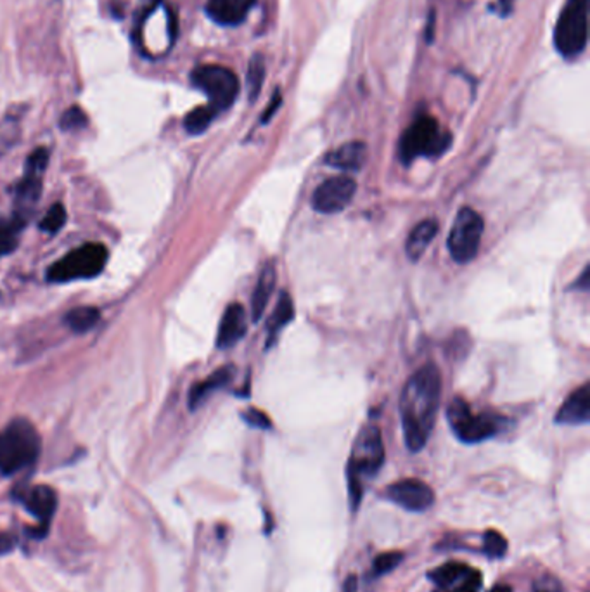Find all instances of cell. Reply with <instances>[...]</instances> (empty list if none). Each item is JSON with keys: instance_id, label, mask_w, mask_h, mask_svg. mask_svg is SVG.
I'll use <instances>...</instances> for the list:
<instances>
[{"instance_id": "obj_29", "label": "cell", "mask_w": 590, "mask_h": 592, "mask_svg": "<svg viewBox=\"0 0 590 592\" xmlns=\"http://www.w3.org/2000/svg\"><path fill=\"white\" fill-rule=\"evenodd\" d=\"M66 224V210L61 203H56L49 208V212L45 213L44 220L40 222V229L49 232V234H56L58 230L63 229Z\"/></svg>"}, {"instance_id": "obj_5", "label": "cell", "mask_w": 590, "mask_h": 592, "mask_svg": "<svg viewBox=\"0 0 590 592\" xmlns=\"http://www.w3.org/2000/svg\"><path fill=\"white\" fill-rule=\"evenodd\" d=\"M589 38V0H568L554 28V45L564 58L584 52Z\"/></svg>"}, {"instance_id": "obj_37", "label": "cell", "mask_w": 590, "mask_h": 592, "mask_svg": "<svg viewBox=\"0 0 590 592\" xmlns=\"http://www.w3.org/2000/svg\"><path fill=\"white\" fill-rule=\"evenodd\" d=\"M490 592H511V588H507V586H497Z\"/></svg>"}, {"instance_id": "obj_11", "label": "cell", "mask_w": 590, "mask_h": 592, "mask_svg": "<svg viewBox=\"0 0 590 592\" xmlns=\"http://www.w3.org/2000/svg\"><path fill=\"white\" fill-rule=\"evenodd\" d=\"M387 499L407 511L423 513L433 506L435 492L427 484L418 478H405L395 482L387 489Z\"/></svg>"}, {"instance_id": "obj_12", "label": "cell", "mask_w": 590, "mask_h": 592, "mask_svg": "<svg viewBox=\"0 0 590 592\" xmlns=\"http://www.w3.org/2000/svg\"><path fill=\"white\" fill-rule=\"evenodd\" d=\"M49 164V151L45 148L35 149L25 164V175L16 188V201L21 208L35 204L42 195V179Z\"/></svg>"}, {"instance_id": "obj_20", "label": "cell", "mask_w": 590, "mask_h": 592, "mask_svg": "<svg viewBox=\"0 0 590 592\" xmlns=\"http://www.w3.org/2000/svg\"><path fill=\"white\" fill-rule=\"evenodd\" d=\"M436 230H438V224L429 219V220L419 222L409 234L407 243H405V252L412 262H418L425 255L431 241L436 236Z\"/></svg>"}, {"instance_id": "obj_10", "label": "cell", "mask_w": 590, "mask_h": 592, "mask_svg": "<svg viewBox=\"0 0 590 592\" xmlns=\"http://www.w3.org/2000/svg\"><path fill=\"white\" fill-rule=\"evenodd\" d=\"M355 191L357 184L350 175L331 177L312 195V208L324 215L339 213L352 203Z\"/></svg>"}, {"instance_id": "obj_30", "label": "cell", "mask_w": 590, "mask_h": 592, "mask_svg": "<svg viewBox=\"0 0 590 592\" xmlns=\"http://www.w3.org/2000/svg\"><path fill=\"white\" fill-rule=\"evenodd\" d=\"M87 115L78 108V106H73V108H68L63 116H61V129L63 131H78V129H84L87 127Z\"/></svg>"}, {"instance_id": "obj_2", "label": "cell", "mask_w": 590, "mask_h": 592, "mask_svg": "<svg viewBox=\"0 0 590 592\" xmlns=\"http://www.w3.org/2000/svg\"><path fill=\"white\" fill-rule=\"evenodd\" d=\"M385 462V447L379 428L367 425L361 429L348 460V492L352 509L359 508L363 492V480L372 478Z\"/></svg>"}, {"instance_id": "obj_3", "label": "cell", "mask_w": 590, "mask_h": 592, "mask_svg": "<svg viewBox=\"0 0 590 592\" xmlns=\"http://www.w3.org/2000/svg\"><path fill=\"white\" fill-rule=\"evenodd\" d=\"M40 454V436L30 421L14 420L0 431V473L11 476L32 466Z\"/></svg>"}, {"instance_id": "obj_33", "label": "cell", "mask_w": 590, "mask_h": 592, "mask_svg": "<svg viewBox=\"0 0 590 592\" xmlns=\"http://www.w3.org/2000/svg\"><path fill=\"white\" fill-rule=\"evenodd\" d=\"M281 102H283V98H281V92L277 91L275 92V96H274V99L270 100V104L267 106V109H265V113H263L262 116V124H267L274 115H275V111H277V108L281 106Z\"/></svg>"}, {"instance_id": "obj_19", "label": "cell", "mask_w": 590, "mask_h": 592, "mask_svg": "<svg viewBox=\"0 0 590 592\" xmlns=\"http://www.w3.org/2000/svg\"><path fill=\"white\" fill-rule=\"evenodd\" d=\"M275 281H277V274H275V267L274 263H267L259 276L255 292L251 296V317L255 323L260 321V317L268 305V300L272 296V292L275 288Z\"/></svg>"}, {"instance_id": "obj_25", "label": "cell", "mask_w": 590, "mask_h": 592, "mask_svg": "<svg viewBox=\"0 0 590 592\" xmlns=\"http://www.w3.org/2000/svg\"><path fill=\"white\" fill-rule=\"evenodd\" d=\"M469 570L467 564L464 563H459V561H450V563H445L442 566H438L433 573H431V579L433 582L438 586V589L456 582L458 579H460L466 572Z\"/></svg>"}, {"instance_id": "obj_27", "label": "cell", "mask_w": 590, "mask_h": 592, "mask_svg": "<svg viewBox=\"0 0 590 592\" xmlns=\"http://www.w3.org/2000/svg\"><path fill=\"white\" fill-rule=\"evenodd\" d=\"M480 588H482V573L469 566V570L460 579L442 588L440 592H478Z\"/></svg>"}, {"instance_id": "obj_21", "label": "cell", "mask_w": 590, "mask_h": 592, "mask_svg": "<svg viewBox=\"0 0 590 592\" xmlns=\"http://www.w3.org/2000/svg\"><path fill=\"white\" fill-rule=\"evenodd\" d=\"M293 317H295L293 300H291V296L283 292L279 296L274 314L270 316V319L267 323V347H270L277 340L279 332L293 321Z\"/></svg>"}, {"instance_id": "obj_35", "label": "cell", "mask_w": 590, "mask_h": 592, "mask_svg": "<svg viewBox=\"0 0 590 592\" xmlns=\"http://www.w3.org/2000/svg\"><path fill=\"white\" fill-rule=\"evenodd\" d=\"M357 588H359L357 577H355V575H350V577H348V579L343 582L341 592H357Z\"/></svg>"}, {"instance_id": "obj_24", "label": "cell", "mask_w": 590, "mask_h": 592, "mask_svg": "<svg viewBox=\"0 0 590 592\" xmlns=\"http://www.w3.org/2000/svg\"><path fill=\"white\" fill-rule=\"evenodd\" d=\"M219 115V111L213 106H199L196 109H193L191 113H187L186 120H184V127L186 131L193 135L203 133L210 127V124L215 120V116Z\"/></svg>"}, {"instance_id": "obj_14", "label": "cell", "mask_w": 590, "mask_h": 592, "mask_svg": "<svg viewBox=\"0 0 590 592\" xmlns=\"http://www.w3.org/2000/svg\"><path fill=\"white\" fill-rule=\"evenodd\" d=\"M246 310L239 303H232L220 321V328L217 332V347L226 350L234 347L246 334Z\"/></svg>"}, {"instance_id": "obj_13", "label": "cell", "mask_w": 590, "mask_h": 592, "mask_svg": "<svg viewBox=\"0 0 590 592\" xmlns=\"http://www.w3.org/2000/svg\"><path fill=\"white\" fill-rule=\"evenodd\" d=\"M257 0H208V16L224 27L243 23Z\"/></svg>"}, {"instance_id": "obj_4", "label": "cell", "mask_w": 590, "mask_h": 592, "mask_svg": "<svg viewBox=\"0 0 590 592\" xmlns=\"http://www.w3.org/2000/svg\"><path fill=\"white\" fill-rule=\"evenodd\" d=\"M450 140V135L440 131V125L435 118L423 115L403 132L398 148L400 160L405 164H411L421 156L436 158L449 149Z\"/></svg>"}, {"instance_id": "obj_15", "label": "cell", "mask_w": 590, "mask_h": 592, "mask_svg": "<svg viewBox=\"0 0 590 592\" xmlns=\"http://www.w3.org/2000/svg\"><path fill=\"white\" fill-rule=\"evenodd\" d=\"M590 420L589 385L577 388L559 407L556 423L559 425H586Z\"/></svg>"}, {"instance_id": "obj_32", "label": "cell", "mask_w": 590, "mask_h": 592, "mask_svg": "<svg viewBox=\"0 0 590 592\" xmlns=\"http://www.w3.org/2000/svg\"><path fill=\"white\" fill-rule=\"evenodd\" d=\"M243 420L250 425V427L259 428V429H270L272 428V423L270 420L267 418V414L259 411V409H248L246 412L241 414Z\"/></svg>"}, {"instance_id": "obj_26", "label": "cell", "mask_w": 590, "mask_h": 592, "mask_svg": "<svg viewBox=\"0 0 590 592\" xmlns=\"http://www.w3.org/2000/svg\"><path fill=\"white\" fill-rule=\"evenodd\" d=\"M263 80H265V60H263L262 54H255L248 68V94L251 100H255L260 96Z\"/></svg>"}, {"instance_id": "obj_22", "label": "cell", "mask_w": 590, "mask_h": 592, "mask_svg": "<svg viewBox=\"0 0 590 592\" xmlns=\"http://www.w3.org/2000/svg\"><path fill=\"white\" fill-rule=\"evenodd\" d=\"M25 222L27 217L21 213H16L12 219L0 222V257H5L16 250L20 232L23 229Z\"/></svg>"}, {"instance_id": "obj_9", "label": "cell", "mask_w": 590, "mask_h": 592, "mask_svg": "<svg viewBox=\"0 0 590 592\" xmlns=\"http://www.w3.org/2000/svg\"><path fill=\"white\" fill-rule=\"evenodd\" d=\"M485 222L473 208H462L454 220L447 246L450 257L458 263H469L476 259L482 244Z\"/></svg>"}, {"instance_id": "obj_34", "label": "cell", "mask_w": 590, "mask_h": 592, "mask_svg": "<svg viewBox=\"0 0 590 592\" xmlns=\"http://www.w3.org/2000/svg\"><path fill=\"white\" fill-rule=\"evenodd\" d=\"M14 548V537L9 533H0V555H7Z\"/></svg>"}, {"instance_id": "obj_17", "label": "cell", "mask_w": 590, "mask_h": 592, "mask_svg": "<svg viewBox=\"0 0 590 592\" xmlns=\"http://www.w3.org/2000/svg\"><path fill=\"white\" fill-rule=\"evenodd\" d=\"M367 162V146L361 140L347 142L326 156V164L341 172H359Z\"/></svg>"}, {"instance_id": "obj_36", "label": "cell", "mask_w": 590, "mask_h": 592, "mask_svg": "<svg viewBox=\"0 0 590 592\" xmlns=\"http://www.w3.org/2000/svg\"><path fill=\"white\" fill-rule=\"evenodd\" d=\"M575 288H582V290H589V267H586V270L582 272V277L578 279V283L575 284Z\"/></svg>"}, {"instance_id": "obj_6", "label": "cell", "mask_w": 590, "mask_h": 592, "mask_svg": "<svg viewBox=\"0 0 590 592\" xmlns=\"http://www.w3.org/2000/svg\"><path fill=\"white\" fill-rule=\"evenodd\" d=\"M108 250L99 243H87L69 252L61 260L51 265L47 279L52 283H68L91 279L99 276L108 263Z\"/></svg>"}, {"instance_id": "obj_18", "label": "cell", "mask_w": 590, "mask_h": 592, "mask_svg": "<svg viewBox=\"0 0 590 592\" xmlns=\"http://www.w3.org/2000/svg\"><path fill=\"white\" fill-rule=\"evenodd\" d=\"M234 372L235 371H234L232 365H224L219 371H215L211 376H208L204 381L195 385L191 388V394H189V407L195 411L213 392L227 387L230 380L234 378Z\"/></svg>"}, {"instance_id": "obj_31", "label": "cell", "mask_w": 590, "mask_h": 592, "mask_svg": "<svg viewBox=\"0 0 590 592\" xmlns=\"http://www.w3.org/2000/svg\"><path fill=\"white\" fill-rule=\"evenodd\" d=\"M402 561H403L402 553H383V555H379L372 563L374 575H387V573L394 572Z\"/></svg>"}, {"instance_id": "obj_8", "label": "cell", "mask_w": 590, "mask_h": 592, "mask_svg": "<svg viewBox=\"0 0 590 592\" xmlns=\"http://www.w3.org/2000/svg\"><path fill=\"white\" fill-rule=\"evenodd\" d=\"M191 80L195 87L208 96L210 106L219 113L230 108L239 94V78L226 66H199L193 71Z\"/></svg>"}, {"instance_id": "obj_28", "label": "cell", "mask_w": 590, "mask_h": 592, "mask_svg": "<svg viewBox=\"0 0 590 592\" xmlns=\"http://www.w3.org/2000/svg\"><path fill=\"white\" fill-rule=\"evenodd\" d=\"M507 551V540L497 530H489L483 535V553L489 558H502Z\"/></svg>"}, {"instance_id": "obj_16", "label": "cell", "mask_w": 590, "mask_h": 592, "mask_svg": "<svg viewBox=\"0 0 590 592\" xmlns=\"http://www.w3.org/2000/svg\"><path fill=\"white\" fill-rule=\"evenodd\" d=\"M27 509L32 513L33 516L40 522V525H49L51 518L54 516V511L58 508V495L45 485H36L28 489L27 492L20 497Z\"/></svg>"}, {"instance_id": "obj_23", "label": "cell", "mask_w": 590, "mask_h": 592, "mask_svg": "<svg viewBox=\"0 0 590 592\" xmlns=\"http://www.w3.org/2000/svg\"><path fill=\"white\" fill-rule=\"evenodd\" d=\"M100 319V312L96 307H78L66 314L65 323L75 332H87L94 328Z\"/></svg>"}, {"instance_id": "obj_7", "label": "cell", "mask_w": 590, "mask_h": 592, "mask_svg": "<svg viewBox=\"0 0 590 592\" xmlns=\"http://www.w3.org/2000/svg\"><path fill=\"white\" fill-rule=\"evenodd\" d=\"M449 423L456 436L464 444H480L489 438L495 436L502 428L506 427L504 418L492 414V412H483V414H474L469 407V404L462 398H456L449 405Z\"/></svg>"}, {"instance_id": "obj_1", "label": "cell", "mask_w": 590, "mask_h": 592, "mask_svg": "<svg viewBox=\"0 0 590 592\" xmlns=\"http://www.w3.org/2000/svg\"><path fill=\"white\" fill-rule=\"evenodd\" d=\"M442 396V376L436 365L427 364L416 371L400 396V418L403 440L411 452H419L435 427Z\"/></svg>"}]
</instances>
